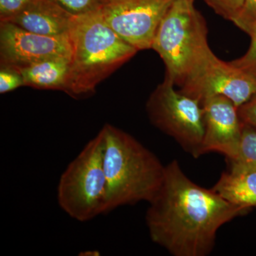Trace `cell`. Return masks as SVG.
I'll return each instance as SVG.
<instances>
[{
    "mask_svg": "<svg viewBox=\"0 0 256 256\" xmlns=\"http://www.w3.org/2000/svg\"><path fill=\"white\" fill-rule=\"evenodd\" d=\"M33 1L34 0H0V21H8Z\"/></svg>",
    "mask_w": 256,
    "mask_h": 256,
    "instance_id": "ffe728a7",
    "label": "cell"
},
{
    "mask_svg": "<svg viewBox=\"0 0 256 256\" xmlns=\"http://www.w3.org/2000/svg\"><path fill=\"white\" fill-rule=\"evenodd\" d=\"M101 131L107 181L106 214L120 206L150 202L162 182L165 166L152 152L122 130L106 124Z\"/></svg>",
    "mask_w": 256,
    "mask_h": 256,
    "instance_id": "7a4b0ae2",
    "label": "cell"
},
{
    "mask_svg": "<svg viewBox=\"0 0 256 256\" xmlns=\"http://www.w3.org/2000/svg\"><path fill=\"white\" fill-rule=\"evenodd\" d=\"M24 86L21 73L18 69L1 66L0 68V94H4Z\"/></svg>",
    "mask_w": 256,
    "mask_h": 256,
    "instance_id": "ac0fdd59",
    "label": "cell"
},
{
    "mask_svg": "<svg viewBox=\"0 0 256 256\" xmlns=\"http://www.w3.org/2000/svg\"><path fill=\"white\" fill-rule=\"evenodd\" d=\"M202 106L205 121L202 156L217 152L226 156L229 161L235 159L242 131L238 108L222 96L207 98L202 101Z\"/></svg>",
    "mask_w": 256,
    "mask_h": 256,
    "instance_id": "30bf717a",
    "label": "cell"
},
{
    "mask_svg": "<svg viewBox=\"0 0 256 256\" xmlns=\"http://www.w3.org/2000/svg\"><path fill=\"white\" fill-rule=\"evenodd\" d=\"M207 32L194 0H175L162 18L151 46L164 62L165 78L182 85L210 50Z\"/></svg>",
    "mask_w": 256,
    "mask_h": 256,
    "instance_id": "277c9868",
    "label": "cell"
},
{
    "mask_svg": "<svg viewBox=\"0 0 256 256\" xmlns=\"http://www.w3.org/2000/svg\"><path fill=\"white\" fill-rule=\"evenodd\" d=\"M104 153V136L100 130L60 175L57 200L60 208L74 220L88 222L106 214Z\"/></svg>",
    "mask_w": 256,
    "mask_h": 256,
    "instance_id": "5b68a950",
    "label": "cell"
},
{
    "mask_svg": "<svg viewBox=\"0 0 256 256\" xmlns=\"http://www.w3.org/2000/svg\"><path fill=\"white\" fill-rule=\"evenodd\" d=\"M149 204L150 237L174 256L208 255L218 229L247 212L192 182L176 160L165 166L162 182Z\"/></svg>",
    "mask_w": 256,
    "mask_h": 256,
    "instance_id": "6da1fadb",
    "label": "cell"
},
{
    "mask_svg": "<svg viewBox=\"0 0 256 256\" xmlns=\"http://www.w3.org/2000/svg\"><path fill=\"white\" fill-rule=\"evenodd\" d=\"M180 92L202 101L222 96L240 107L256 94V76L224 62L208 50L192 70Z\"/></svg>",
    "mask_w": 256,
    "mask_h": 256,
    "instance_id": "52a82bcc",
    "label": "cell"
},
{
    "mask_svg": "<svg viewBox=\"0 0 256 256\" xmlns=\"http://www.w3.org/2000/svg\"><path fill=\"white\" fill-rule=\"evenodd\" d=\"M165 78L152 92L146 109L152 124L168 134L180 146L198 158L205 133L204 114L201 101L175 90Z\"/></svg>",
    "mask_w": 256,
    "mask_h": 256,
    "instance_id": "8992f818",
    "label": "cell"
},
{
    "mask_svg": "<svg viewBox=\"0 0 256 256\" xmlns=\"http://www.w3.org/2000/svg\"><path fill=\"white\" fill-rule=\"evenodd\" d=\"M212 190L242 210L256 208V170L230 164Z\"/></svg>",
    "mask_w": 256,
    "mask_h": 256,
    "instance_id": "7c38bea8",
    "label": "cell"
},
{
    "mask_svg": "<svg viewBox=\"0 0 256 256\" xmlns=\"http://www.w3.org/2000/svg\"><path fill=\"white\" fill-rule=\"evenodd\" d=\"M250 36L252 43L246 54L242 58L234 60L230 63L256 76V28Z\"/></svg>",
    "mask_w": 256,
    "mask_h": 256,
    "instance_id": "d6986e66",
    "label": "cell"
},
{
    "mask_svg": "<svg viewBox=\"0 0 256 256\" xmlns=\"http://www.w3.org/2000/svg\"><path fill=\"white\" fill-rule=\"evenodd\" d=\"M82 256H96L100 255V252H96V250H92V252H90V250H88V252H82Z\"/></svg>",
    "mask_w": 256,
    "mask_h": 256,
    "instance_id": "7402d4cb",
    "label": "cell"
},
{
    "mask_svg": "<svg viewBox=\"0 0 256 256\" xmlns=\"http://www.w3.org/2000/svg\"><path fill=\"white\" fill-rule=\"evenodd\" d=\"M230 164L256 170V129L242 124V140L238 154Z\"/></svg>",
    "mask_w": 256,
    "mask_h": 256,
    "instance_id": "5bb4252c",
    "label": "cell"
},
{
    "mask_svg": "<svg viewBox=\"0 0 256 256\" xmlns=\"http://www.w3.org/2000/svg\"><path fill=\"white\" fill-rule=\"evenodd\" d=\"M70 68L66 92L89 95L138 52L106 22L100 12L74 16L68 33Z\"/></svg>",
    "mask_w": 256,
    "mask_h": 256,
    "instance_id": "3957f363",
    "label": "cell"
},
{
    "mask_svg": "<svg viewBox=\"0 0 256 256\" xmlns=\"http://www.w3.org/2000/svg\"><path fill=\"white\" fill-rule=\"evenodd\" d=\"M69 68L70 58L58 57L36 62L18 70L22 76L24 86L66 92Z\"/></svg>",
    "mask_w": 256,
    "mask_h": 256,
    "instance_id": "4fadbf2b",
    "label": "cell"
},
{
    "mask_svg": "<svg viewBox=\"0 0 256 256\" xmlns=\"http://www.w3.org/2000/svg\"><path fill=\"white\" fill-rule=\"evenodd\" d=\"M217 14L234 22L242 12L244 0H204Z\"/></svg>",
    "mask_w": 256,
    "mask_h": 256,
    "instance_id": "2e32d148",
    "label": "cell"
},
{
    "mask_svg": "<svg viewBox=\"0 0 256 256\" xmlns=\"http://www.w3.org/2000/svg\"><path fill=\"white\" fill-rule=\"evenodd\" d=\"M175 0H108L100 12L119 36L138 50L151 48L162 18Z\"/></svg>",
    "mask_w": 256,
    "mask_h": 256,
    "instance_id": "ba28073f",
    "label": "cell"
},
{
    "mask_svg": "<svg viewBox=\"0 0 256 256\" xmlns=\"http://www.w3.org/2000/svg\"><path fill=\"white\" fill-rule=\"evenodd\" d=\"M70 53L68 34L44 36L9 22H2L0 24L1 66L18 69L48 58H70Z\"/></svg>",
    "mask_w": 256,
    "mask_h": 256,
    "instance_id": "9c48e42d",
    "label": "cell"
},
{
    "mask_svg": "<svg viewBox=\"0 0 256 256\" xmlns=\"http://www.w3.org/2000/svg\"><path fill=\"white\" fill-rule=\"evenodd\" d=\"M74 18L50 0H34L6 22L38 34L60 36L68 34Z\"/></svg>",
    "mask_w": 256,
    "mask_h": 256,
    "instance_id": "8fae6325",
    "label": "cell"
},
{
    "mask_svg": "<svg viewBox=\"0 0 256 256\" xmlns=\"http://www.w3.org/2000/svg\"><path fill=\"white\" fill-rule=\"evenodd\" d=\"M239 116L244 124L256 129V94L238 108Z\"/></svg>",
    "mask_w": 256,
    "mask_h": 256,
    "instance_id": "44dd1931",
    "label": "cell"
},
{
    "mask_svg": "<svg viewBox=\"0 0 256 256\" xmlns=\"http://www.w3.org/2000/svg\"><path fill=\"white\" fill-rule=\"evenodd\" d=\"M233 23L250 36L256 28V0H244L242 12Z\"/></svg>",
    "mask_w": 256,
    "mask_h": 256,
    "instance_id": "e0dca14e",
    "label": "cell"
},
{
    "mask_svg": "<svg viewBox=\"0 0 256 256\" xmlns=\"http://www.w3.org/2000/svg\"><path fill=\"white\" fill-rule=\"evenodd\" d=\"M74 16L100 12L108 0H50Z\"/></svg>",
    "mask_w": 256,
    "mask_h": 256,
    "instance_id": "9a60e30c",
    "label": "cell"
}]
</instances>
